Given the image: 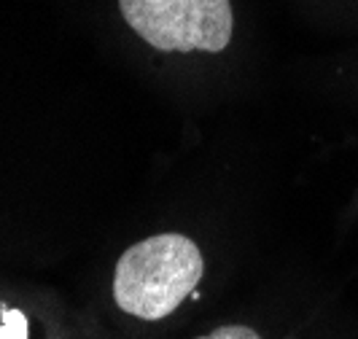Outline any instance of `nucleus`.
Returning a JSON list of instances; mask_svg holds the SVG:
<instances>
[{
  "label": "nucleus",
  "mask_w": 358,
  "mask_h": 339,
  "mask_svg": "<svg viewBox=\"0 0 358 339\" xmlns=\"http://www.w3.org/2000/svg\"><path fill=\"white\" fill-rule=\"evenodd\" d=\"M205 275L199 245L178 232L145 237L119 256L110 294L129 318L157 323L186 302Z\"/></svg>",
  "instance_id": "obj_1"
},
{
  "label": "nucleus",
  "mask_w": 358,
  "mask_h": 339,
  "mask_svg": "<svg viewBox=\"0 0 358 339\" xmlns=\"http://www.w3.org/2000/svg\"><path fill=\"white\" fill-rule=\"evenodd\" d=\"M124 22L159 52H224L232 41L229 0H119Z\"/></svg>",
  "instance_id": "obj_2"
},
{
  "label": "nucleus",
  "mask_w": 358,
  "mask_h": 339,
  "mask_svg": "<svg viewBox=\"0 0 358 339\" xmlns=\"http://www.w3.org/2000/svg\"><path fill=\"white\" fill-rule=\"evenodd\" d=\"M194 339H262L259 331H253L251 326H240V323H229V326H218L213 331L202 334Z\"/></svg>",
  "instance_id": "obj_3"
}]
</instances>
